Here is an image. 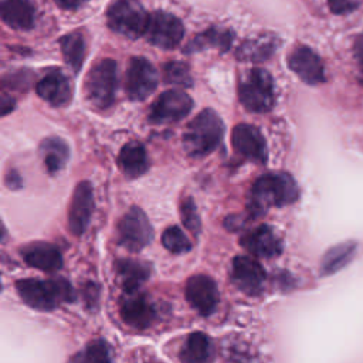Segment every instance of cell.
I'll list each match as a JSON object with an SVG mask.
<instances>
[{
  "label": "cell",
  "mask_w": 363,
  "mask_h": 363,
  "mask_svg": "<svg viewBox=\"0 0 363 363\" xmlns=\"http://www.w3.org/2000/svg\"><path fill=\"white\" fill-rule=\"evenodd\" d=\"M299 197V187L294 177L284 172L259 176L250 191L247 210L250 218H258L269 207H284L292 204Z\"/></svg>",
  "instance_id": "1"
},
{
  "label": "cell",
  "mask_w": 363,
  "mask_h": 363,
  "mask_svg": "<svg viewBox=\"0 0 363 363\" xmlns=\"http://www.w3.org/2000/svg\"><path fill=\"white\" fill-rule=\"evenodd\" d=\"M16 291L26 305L38 311H52L75 299L74 288L64 278L20 279L16 282Z\"/></svg>",
  "instance_id": "2"
},
{
  "label": "cell",
  "mask_w": 363,
  "mask_h": 363,
  "mask_svg": "<svg viewBox=\"0 0 363 363\" xmlns=\"http://www.w3.org/2000/svg\"><path fill=\"white\" fill-rule=\"evenodd\" d=\"M224 123L213 109L197 113L187 125L183 135V147L190 157H204L221 143Z\"/></svg>",
  "instance_id": "3"
},
{
  "label": "cell",
  "mask_w": 363,
  "mask_h": 363,
  "mask_svg": "<svg viewBox=\"0 0 363 363\" xmlns=\"http://www.w3.org/2000/svg\"><path fill=\"white\" fill-rule=\"evenodd\" d=\"M241 105L255 113H265L274 108L275 88L272 77L262 68H252L238 84Z\"/></svg>",
  "instance_id": "4"
},
{
  "label": "cell",
  "mask_w": 363,
  "mask_h": 363,
  "mask_svg": "<svg viewBox=\"0 0 363 363\" xmlns=\"http://www.w3.org/2000/svg\"><path fill=\"white\" fill-rule=\"evenodd\" d=\"M106 21L116 34L135 40L146 33L149 16L139 0H112L106 10Z\"/></svg>",
  "instance_id": "5"
},
{
  "label": "cell",
  "mask_w": 363,
  "mask_h": 363,
  "mask_svg": "<svg viewBox=\"0 0 363 363\" xmlns=\"http://www.w3.org/2000/svg\"><path fill=\"white\" fill-rule=\"evenodd\" d=\"M116 84V62L111 58L96 62L85 81V92L89 102L98 109L109 108L115 99Z\"/></svg>",
  "instance_id": "6"
},
{
  "label": "cell",
  "mask_w": 363,
  "mask_h": 363,
  "mask_svg": "<svg viewBox=\"0 0 363 363\" xmlns=\"http://www.w3.org/2000/svg\"><path fill=\"white\" fill-rule=\"evenodd\" d=\"M116 234L122 247L130 252H139L152 241L153 230L143 210L133 206L118 223Z\"/></svg>",
  "instance_id": "7"
},
{
  "label": "cell",
  "mask_w": 363,
  "mask_h": 363,
  "mask_svg": "<svg viewBox=\"0 0 363 363\" xmlns=\"http://www.w3.org/2000/svg\"><path fill=\"white\" fill-rule=\"evenodd\" d=\"M193 108L191 98L179 89L164 91L149 108V121L163 125L183 119Z\"/></svg>",
  "instance_id": "8"
},
{
  "label": "cell",
  "mask_w": 363,
  "mask_h": 363,
  "mask_svg": "<svg viewBox=\"0 0 363 363\" xmlns=\"http://www.w3.org/2000/svg\"><path fill=\"white\" fill-rule=\"evenodd\" d=\"M145 35L155 47L170 50L180 44L184 35V27L176 16L166 11H155L149 16Z\"/></svg>",
  "instance_id": "9"
},
{
  "label": "cell",
  "mask_w": 363,
  "mask_h": 363,
  "mask_svg": "<svg viewBox=\"0 0 363 363\" xmlns=\"http://www.w3.org/2000/svg\"><path fill=\"white\" fill-rule=\"evenodd\" d=\"M157 71L143 57H132L126 69V94L132 101H143L157 86Z\"/></svg>",
  "instance_id": "10"
},
{
  "label": "cell",
  "mask_w": 363,
  "mask_h": 363,
  "mask_svg": "<svg viewBox=\"0 0 363 363\" xmlns=\"http://www.w3.org/2000/svg\"><path fill=\"white\" fill-rule=\"evenodd\" d=\"M184 295L189 305L201 316L211 315L217 309L220 301L216 281L204 274H196L187 279Z\"/></svg>",
  "instance_id": "11"
},
{
  "label": "cell",
  "mask_w": 363,
  "mask_h": 363,
  "mask_svg": "<svg viewBox=\"0 0 363 363\" xmlns=\"http://www.w3.org/2000/svg\"><path fill=\"white\" fill-rule=\"evenodd\" d=\"M267 272L264 267L252 257L238 255L231 264V281L235 288L245 295L255 296L264 289Z\"/></svg>",
  "instance_id": "12"
},
{
  "label": "cell",
  "mask_w": 363,
  "mask_h": 363,
  "mask_svg": "<svg viewBox=\"0 0 363 363\" xmlns=\"http://www.w3.org/2000/svg\"><path fill=\"white\" fill-rule=\"evenodd\" d=\"M231 145L240 156L254 163L264 164L268 159L265 139L259 129L252 125L240 123L234 126L231 132Z\"/></svg>",
  "instance_id": "13"
},
{
  "label": "cell",
  "mask_w": 363,
  "mask_h": 363,
  "mask_svg": "<svg viewBox=\"0 0 363 363\" xmlns=\"http://www.w3.org/2000/svg\"><path fill=\"white\" fill-rule=\"evenodd\" d=\"M94 211V193L89 182L77 184L68 208V228L74 235H82Z\"/></svg>",
  "instance_id": "14"
},
{
  "label": "cell",
  "mask_w": 363,
  "mask_h": 363,
  "mask_svg": "<svg viewBox=\"0 0 363 363\" xmlns=\"http://www.w3.org/2000/svg\"><path fill=\"white\" fill-rule=\"evenodd\" d=\"M121 318L122 320L136 329H147L156 319V309L146 295L140 292H129L121 303Z\"/></svg>",
  "instance_id": "15"
},
{
  "label": "cell",
  "mask_w": 363,
  "mask_h": 363,
  "mask_svg": "<svg viewBox=\"0 0 363 363\" xmlns=\"http://www.w3.org/2000/svg\"><path fill=\"white\" fill-rule=\"evenodd\" d=\"M288 67L309 85L325 81V68L319 55L306 45H299L289 54Z\"/></svg>",
  "instance_id": "16"
},
{
  "label": "cell",
  "mask_w": 363,
  "mask_h": 363,
  "mask_svg": "<svg viewBox=\"0 0 363 363\" xmlns=\"http://www.w3.org/2000/svg\"><path fill=\"white\" fill-rule=\"evenodd\" d=\"M241 245L252 255L275 258L282 252V240L265 224H261L241 237Z\"/></svg>",
  "instance_id": "17"
},
{
  "label": "cell",
  "mask_w": 363,
  "mask_h": 363,
  "mask_svg": "<svg viewBox=\"0 0 363 363\" xmlns=\"http://www.w3.org/2000/svg\"><path fill=\"white\" fill-rule=\"evenodd\" d=\"M37 95L52 106H62L71 101L72 88L68 78L58 69L47 72L35 85Z\"/></svg>",
  "instance_id": "18"
},
{
  "label": "cell",
  "mask_w": 363,
  "mask_h": 363,
  "mask_svg": "<svg viewBox=\"0 0 363 363\" xmlns=\"http://www.w3.org/2000/svg\"><path fill=\"white\" fill-rule=\"evenodd\" d=\"M26 264L45 272L58 271L62 267V255L51 242H31L20 250Z\"/></svg>",
  "instance_id": "19"
},
{
  "label": "cell",
  "mask_w": 363,
  "mask_h": 363,
  "mask_svg": "<svg viewBox=\"0 0 363 363\" xmlns=\"http://www.w3.org/2000/svg\"><path fill=\"white\" fill-rule=\"evenodd\" d=\"M216 357V349L208 337L203 332L190 333L179 353L180 363H213Z\"/></svg>",
  "instance_id": "20"
},
{
  "label": "cell",
  "mask_w": 363,
  "mask_h": 363,
  "mask_svg": "<svg viewBox=\"0 0 363 363\" xmlns=\"http://www.w3.org/2000/svg\"><path fill=\"white\" fill-rule=\"evenodd\" d=\"M1 20L14 30H30L35 21V7L30 0H3Z\"/></svg>",
  "instance_id": "21"
},
{
  "label": "cell",
  "mask_w": 363,
  "mask_h": 363,
  "mask_svg": "<svg viewBox=\"0 0 363 363\" xmlns=\"http://www.w3.org/2000/svg\"><path fill=\"white\" fill-rule=\"evenodd\" d=\"M279 40L274 34H261L245 40L237 50V58L245 62H262L268 60L278 48Z\"/></svg>",
  "instance_id": "22"
},
{
  "label": "cell",
  "mask_w": 363,
  "mask_h": 363,
  "mask_svg": "<svg viewBox=\"0 0 363 363\" xmlns=\"http://www.w3.org/2000/svg\"><path fill=\"white\" fill-rule=\"evenodd\" d=\"M115 271L121 285L123 286L126 294H129L136 292L140 285L149 278L150 267L139 259L122 258L115 262Z\"/></svg>",
  "instance_id": "23"
},
{
  "label": "cell",
  "mask_w": 363,
  "mask_h": 363,
  "mask_svg": "<svg viewBox=\"0 0 363 363\" xmlns=\"http://www.w3.org/2000/svg\"><path fill=\"white\" fill-rule=\"evenodd\" d=\"M118 166L121 172L128 177L142 176L149 167V160H147V153L145 146L136 140L126 143L119 152Z\"/></svg>",
  "instance_id": "24"
},
{
  "label": "cell",
  "mask_w": 363,
  "mask_h": 363,
  "mask_svg": "<svg viewBox=\"0 0 363 363\" xmlns=\"http://www.w3.org/2000/svg\"><path fill=\"white\" fill-rule=\"evenodd\" d=\"M233 38H234L233 31H230L228 28L210 27L206 31L196 35L191 41H189L183 51L186 54H191V52H199L207 48H216L224 52L230 48Z\"/></svg>",
  "instance_id": "25"
},
{
  "label": "cell",
  "mask_w": 363,
  "mask_h": 363,
  "mask_svg": "<svg viewBox=\"0 0 363 363\" xmlns=\"http://www.w3.org/2000/svg\"><path fill=\"white\" fill-rule=\"evenodd\" d=\"M40 155L47 172L54 174L65 166L69 157V147L61 138L50 136L41 142Z\"/></svg>",
  "instance_id": "26"
},
{
  "label": "cell",
  "mask_w": 363,
  "mask_h": 363,
  "mask_svg": "<svg viewBox=\"0 0 363 363\" xmlns=\"http://www.w3.org/2000/svg\"><path fill=\"white\" fill-rule=\"evenodd\" d=\"M356 250L357 245L353 241L340 242L329 248L320 261V275H332L345 268L353 259Z\"/></svg>",
  "instance_id": "27"
},
{
  "label": "cell",
  "mask_w": 363,
  "mask_h": 363,
  "mask_svg": "<svg viewBox=\"0 0 363 363\" xmlns=\"http://www.w3.org/2000/svg\"><path fill=\"white\" fill-rule=\"evenodd\" d=\"M61 52L64 55L65 62L72 68L77 74L79 72L84 58H85V40L79 31L69 33L60 38Z\"/></svg>",
  "instance_id": "28"
},
{
  "label": "cell",
  "mask_w": 363,
  "mask_h": 363,
  "mask_svg": "<svg viewBox=\"0 0 363 363\" xmlns=\"http://www.w3.org/2000/svg\"><path fill=\"white\" fill-rule=\"evenodd\" d=\"M68 363H112V352L104 339L91 340L84 350L75 353Z\"/></svg>",
  "instance_id": "29"
},
{
  "label": "cell",
  "mask_w": 363,
  "mask_h": 363,
  "mask_svg": "<svg viewBox=\"0 0 363 363\" xmlns=\"http://www.w3.org/2000/svg\"><path fill=\"white\" fill-rule=\"evenodd\" d=\"M162 244L167 251L173 254H183L190 251L191 248L190 240L183 233V230L179 228L177 225H172L163 231Z\"/></svg>",
  "instance_id": "30"
},
{
  "label": "cell",
  "mask_w": 363,
  "mask_h": 363,
  "mask_svg": "<svg viewBox=\"0 0 363 363\" xmlns=\"http://www.w3.org/2000/svg\"><path fill=\"white\" fill-rule=\"evenodd\" d=\"M163 78H164V82L167 84L184 86V88H189L193 85L189 67L180 61L167 62L163 68Z\"/></svg>",
  "instance_id": "31"
},
{
  "label": "cell",
  "mask_w": 363,
  "mask_h": 363,
  "mask_svg": "<svg viewBox=\"0 0 363 363\" xmlns=\"http://www.w3.org/2000/svg\"><path fill=\"white\" fill-rule=\"evenodd\" d=\"M180 217H182V221L184 224V227L194 233L196 235L200 233L201 230V221H200V216H199V211H197V207H196V203L191 197H183L180 200Z\"/></svg>",
  "instance_id": "32"
},
{
  "label": "cell",
  "mask_w": 363,
  "mask_h": 363,
  "mask_svg": "<svg viewBox=\"0 0 363 363\" xmlns=\"http://www.w3.org/2000/svg\"><path fill=\"white\" fill-rule=\"evenodd\" d=\"M328 6L335 14H346L353 11L359 3L356 0H328Z\"/></svg>",
  "instance_id": "33"
},
{
  "label": "cell",
  "mask_w": 363,
  "mask_h": 363,
  "mask_svg": "<svg viewBox=\"0 0 363 363\" xmlns=\"http://www.w3.org/2000/svg\"><path fill=\"white\" fill-rule=\"evenodd\" d=\"M84 298H85V302L88 305L91 303H95L96 299H98V288L94 285V284H88L85 288H84Z\"/></svg>",
  "instance_id": "34"
},
{
  "label": "cell",
  "mask_w": 363,
  "mask_h": 363,
  "mask_svg": "<svg viewBox=\"0 0 363 363\" xmlns=\"http://www.w3.org/2000/svg\"><path fill=\"white\" fill-rule=\"evenodd\" d=\"M61 9L65 10H75L78 7H81L82 4H85L88 0H54Z\"/></svg>",
  "instance_id": "35"
},
{
  "label": "cell",
  "mask_w": 363,
  "mask_h": 363,
  "mask_svg": "<svg viewBox=\"0 0 363 363\" xmlns=\"http://www.w3.org/2000/svg\"><path fill=\"white\" fill-rule=\"evenodd\" d=\"M6 184L10 189H18L21 186V179L16 170H10L6 176Z\"/></svg>",
  "instance_id": "36"
},
{
  "label": "cell",
  "mask_w": 363,
  "mask_h": 363,
  "mask_svg": "<svg viewBox=\"0 0 363 363\" xmlns=\"http://www.w3.org/2000/svg\"><path fill=\"white\" fill-rule=\"evenodd\" d=\"M354 57L359 62V65L363 68V33L357 37L354 43Z\"/></svg>",
  "instance_id": "37"
},
{
  "label": "cell",
  "mask_w": 363,
  "mask_h": 363,
  "mask_svg": "<svg viewBox=\"0 0 363 363\" xmlns=\"http://www.w3.org/2000/svg\"><path fill=\"white\" fill-rule=\"evenodd\" d=\"M14 109V99L3 94L1 96V115H7Z\"/></svg>",
  "instance_id": "38"
},
{
  "label": "cell",
  "mask_w": 363,
  "mask_h": 363,
  "mask_svg": "<svg viewBox=\"0 0 363 363\" xmlns=\"http://www.w3.org/2000/svg\"><path fill=\"white\" fill-rule=\"evenodd\" d=\"M359 81H360V84H362V85H363V74H362V75H360V78H359Z\"/></svg>",
  "instance_id": "39"
}]
</instances>
